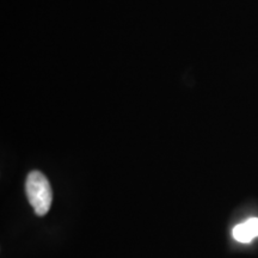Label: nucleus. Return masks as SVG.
<instances>
[{"instance_id": "nucleus-1", "label": "nucleus", "mask_w": 258, "mask_h": 258, "mask_svg": "<svg viewBox=\"0 0 258 258\" xmlns=\"http://www.w3.org/2000/svg\"><path fill=\"white\" fill-rule=\"evenodd\" d=\"M25 190H27L29 202L35 213L38 217L46 215L53 201V191L47 177L40 171H31L27 177Z\"/></svg>"}, {"instance_id": "nucleus-2", "label": "nucleus", "mask_w": 258, "mask_h": 258, "mask_svg": "<svg viewBox=\"0 0 258 258\" xmlns=\"http://www.w3.org/2000/svg\"><path fill=\"white\" fill-rule=\"evenodd\" d=\"M233 237L235 240L240 241V243H250L253 239V235L251 234L249 227L245 222L237 225L233 228Z\"/></svg>"}, {"instance_id": "nucleus-3", "label": "nucleus", "mask_w": 258, "mask_h": 258, "mask_svg": "<svg viewBox=\"0 0 258 258\" xmlns=\"http://www.w3.org/2000/svg\"><path fill=\"white\" fill-rule=\"evenodd\" d=\"M247 227L251 232V234L253 235V238L258 237V218H251L249 220L245 221Z\"/></svg>"}]
</instances>
